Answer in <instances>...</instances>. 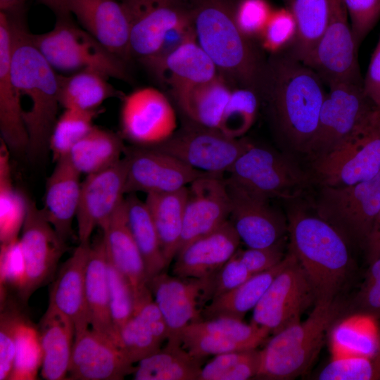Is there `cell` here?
Segmentation results:
<instances>
[{"instance_id": "7c38bea8", "label": "cell", "mask_w": 380, "mask_h": 380, "mask_svg": "<svg viewBox=\"0 0 380 380\" xmlns=\"http://www.w3.org/2000/svg\"><path fill=\"white\" fill-rule=\"evenodd\" d=\"M324 32L306 65L328 86L335 83L363 84L357 49L343 0H328Z\"/></svg>"}, {"instance_id": "60d3db41", "label": "cell", "mask_w": 380, "mask_h": 380, "mask_svg": "<svg viewBox=\"0 0 380 380\" xmlns=\"http://www.w3.org/2000/svg\"><path fill=\"white\" fill-rule=\"evenodd\" d=\"M108 77L93 70H81L69 76L59 75V101L65 108L91 110L101 108L107 99L124 94L108 82Z\"/></svg>"}, {"instance_id": "5bb4252c", "label": "cell", "mask_w": 380, "mask_h": 380, "mask_svg": "<svg viewBox=\"0 0 380 380\" xmlns=\"http://www.w3.org/2000/svg\"><path fill=\"white\" fill-rule=\"evenodd\" d=\"M19 241L25 260V279L18 299L25 305L37 289L53 277L68 246L46 220L42 209L28 198Z\"/></svg>"}, {"instance_id": "f907efd6", "label": "cell", "mask_w": 380, "mask_h": 380, "mask_svg": "<svg viewBox=\"0 0 380 380\" xmlns=\"http://www.w3.org/2000/svg\"><path fill=\"white\" fill-rule=\"evenodd\" d=\"M108 281L110 312L118 341L120 329L134 314V298L128 280L108 259Z\"/></svg>"}, {"instance_id": "e575fe53", "label": "cell", "mask_w": 380, "mask_h": 380, "mask_svg": "<svg viewBox=\"0 0 380 380\" xmlns=\"http://www.w3.org/2000/svg\"><path fill=\"white\" fill-rule=\"evenodd\" d=\"M291 258L288 251L283 260L274 267L253 275L241 285L210 300L203 308L201 319L227 317L243 320L253 310L265 292Z\"/></svg>"}, {"instance_id": "7a4b0ae2", "label": "cell", "mask_w": 380, "mask_h": 380, "mask_svg": "<svg viewBox=\"0 0 380 380\" xmlns=\"http://www.w3.org/2000/svg\"><path fill=\"white\" fill-rule=\"evenodd\" d=\"M6 15L12 34V80L20 101L25 97L30 103L23 112L29 139L27 153L37 158L49 151L50 137L58 118L59 75L34 44L25 15Z\"/></svg>"}, {"instance_id": "1f68e13d", "label": "cell", "mask_w": 380, "mask_h": 380, "mask_svg": "<svg viewBox=\"0 0 380 380\" xmlns=\"http://www.w3.org/2000/svg\"><path fill=\"white\" fill-rule=\"evenodd\" d=\"M167 337L166 324L152 296L134 308L133 315L120 329L118 346L135 363L159 350Z\"/></svg>"}, {"instance_id": "9f6ffc18", "label": "cell", "mask_w": 380, "mask_h": 380, "mask_svg": "<svg viewBox=\"0 0 380 380\" xmlns=\"http://www.w3.org/2000/svg\"><path fill=\"white\" fill-rule=\"evenodd\" d=\"M284 238L275 244L265 248H248L246 250L238 249L236 255L253 274H257L268 270L284 258Z\"/></svg>"}, {"instance_id": "c3c4849f", "label": "cell", "mask_w": 380, "mask_h": 380, "mask_svg": "<svg viewBox=\"0 0 380 380\" xmlns=\"http://www.w3.org/2000/svg\"><path fill=\"white\" fill-rule=\"evenodd\" d=\"M20 303L11 296L1 300L0 380H9L15 352V334L18 323L25 316Z\"/></svg>"}, {"instance_id": "11a10c76", "label": "cell", "mask_w": 380, "mask_h": 380, "mask_svg": "<svg viewBox=\"0 0 380 380\" xmlns=\"http://www.w3.org/2000/svg\"><path fill=\"white\" fill-rule=\"evenodd\" d=\"M355 42L360 44L380 19V0H343Z\"/></svg>"}, {"instance_id": "f546056e", "label": "cell", "mask_w": 380, "mask_h": 380, "mask_svg": "<svg viewBox=\"0 0 380 380\" xmlns=\"http://www.w3.org/2000/svg\"><path fill=\"white\" fill-rule=\"evenodd\" d=\"M169 89L186 120L219 130L233 89L222 76L218 74L206 82L179 85Z\"/></svg>"}, {"instance_id": "f5cc1de1", "label": "cell", "mask_w": 380, "mask_h": 380, "mask_svg": "<svg viewBox=\"0 0 380 380\" xmlns=\"http://www.w3.org/2000/svg\"><path fill=\"white\" fill-rule=\"evenodd\" d=\"M296 35V23L286 8L273 10L260 37L264 49L271 54L290 47Z\"/></svg>"}, {"instance_id": "db71d44e", "label": "cell", "mask_w": 380, "mask_h": 380, "mask_svg": "<svg viewBox=\"0 0 380 380\" xmlns=\"http://www.w3.org/2000/svg\"><path fill=\"white\" fill-rule=\"evenodd\" d=\"M272 11L266 0H237L234 18L240 31L253 40L260 37Z\"/></svg>"}, {"instance_id": "f1b7e54d", "label": "cell", "mask_w": 380, "mask_h": 380, "mask_svg": "<svg viewBox=\"0 0 380 380\" xmlns=\"http://www.w3.org/2000/svg\"><path fill=\"white\" fill-rule=\"evenodd\" d=\"M80 175L68 157H65L55 163L46 182L42 209L46 220L65 241L72 236V221L76 217L80 196Z\"/></svg>"}, {"instance_id": "52a82bcc", "label": "cell", "mask_w": 380, "mask_h": 380, "mask_svg": "<svg viewBox=\"0 0 380 380\" xmlns=\"http://www.w3.org/2000/svg\"><path fill=\"white\" fill-rule=\"evenodd\" d=\"M328 87L317 130L305 153L311 160L363 131L380 113L365 94L363 84L335 83Z\"/></svg>"}, {"instance_id": "484cf974", "label": "cell", "mask_w": 380, "mask_h": 380, "mask_svg": "<svg viewBox=\"0 0 380 380\" xmlns=\"http://www.w3.org/2000/svg\"><path fill=\"white\" fill-rule=\"evenodd\" d=\"M241 242L228 220L216 230L184 246L175 258L172 274L189 278L214 277L237 251Z\"/></svg>"}, {"instance_id": "30bf717a", "label": "cell", "mask_w": 380, "mask_h": 380, "mask_svg": "<svg viewBox=\"0 0 380 380\" xmlns=\"http://www.w3.org/2000/svg\"><path fill=\"white\" fill-rule=\"evenodd\" d=\"M253 144L246 139L230 137L218 129L185 120L170 138L151 148L172 156L198 170L223 176Z\"/></svg>"}, {"instance_id": "74e56055", "label": "cell", "mask_w": 380, "mask_h": 380, "mask_svg": "<svg viewBox=\"0 0 380 380\" xmlns=\"http://www.w3.org/2000/svg\"><path fill=\"white\" fill-rule=\"evenodd\" d=\"M120 134L94 126L67 156L73 167L86 175L103 170L119 161L126 146Z\"/></svg>"}, {"instance_id": "6da1fadb", "label": "cell", "mask_w": 380, "mask_h": 380, "mask_svg": "<svg viewBox=\"0 0 380 380\" xmlns=\"http://www.w3.org/2000/svg\"><path fill=\"white\" fill-rule=\"evenodd\" d=\"M324 81L288 51L266 60L258 91L270 125L280 142L305 153L317 130L326 95Z\"/></svg>"}, {"instance_id": "ee69618b", "label": "cell", "mask_w": 380, "mask_h": 380, "mask_svg": "<svg viewBox=\"0 0 380 380\" xmlns=\"http://www.w3.org/2000/svg\"><path fill=\"white\" fill-rule=\"evenodd\" d=\"M103 108L91 110L65 108L58 116L49 140L53 161L67 157L72 147L93 128Z\"/></svg>"}, {"instance_id": "d4e9b609", "label": "cell", "mask_w": 380, "mask_h": 380, "mask_svg": "<svg viewBox=\"0 0 380 380\" xmlns=\"http://www.w3.org/2000/svg\"><path fill=\"white\" fill-rule=\"evenodd\" d=\"M101 229L107 258L129 282L135 308L153 296L142 256L130 231L125 198Z\"/></svg>"}, {"instance_id": "f35d334b", "label": "cell", "mask_w": 380, "mask_h": 380, "mask_svg": "<svg viewBox=\"0 0 380 380\" xmlns=\"http://www.w3.org/2000/svg\"><path fill=\"white\" fill-rule=\"evenodd\" d=\"M296 23V35L288 52L307 64L315 51L328 20V0H284Z\"/></svg>"}, {"instance_id": "ab89813d", "label": "cell", "mask_w": 380, "mask_h": 380, "mask_svg": "<svg viewBox=\"0 0 380 380\" xmlns=\"http://www.w3.org/2000/svg\"><path fill=\"white\" fill-rule=\"evenodd\" d=\"M201 369V359L182 344L167 343L141 360L133 374L135 380H198Z\"/></svg>"}, {"instance_id": "9a60e30c", "label": "cell", "mask_w": 380, "mask_h": 380, "mask_svg": "<svg viewBox=\"0 0 380 380\" xmlns=\"http://www.w3.org/2000/svg\"><path fill=\"white\" fill-rule=\"evenodd\" d=\"M121 99L120 134L134 146L158 145L177 130L175 109L167 96L159 89L141 87Z\"/></svg>"}, {"instance_id": "e0dca14e", "label": "cell", "mask_w": 380, "mask_h": 380, "mask_svg": "<svg viewBox=\"0 0 380 380\" xmlns=\"http://www.w3.org/2000/svg\"><path fill=\"white\" fill-rule=\"evenodd\" d=\"M129 25L132 59L154 55L167 32L190 18L187 0H121Z\"/></svg>"}, {"instance_id": "8d00e7d4", "label": "cell", "mask_w": 380, "mask_h": 380, "mask_svg": "<svg viewBox=\"0 0 380 380\" xmlns=\"http://www.w3.org/2000/svg\"><path fill=\"white\" fill-rule=\"evenodd\" d=\"M332 357H374L380 350V331L376 318L358 312L337 320L330 329Z\"/></svg>"}, {"instance_id": "d6986e66", "label": "cell", "mask_w": 380, "mask_h": 380, "mask_svg": "<svg viewBox=\"0 0 380 380\" xmlns=\"http://www.w3.org/2000/svg\"><path fill=\"white\" fill-rule=\"evenodd\" d=\"M128 159L86 176L81 184L76 214L80 243L89 242L96 227L101 228L125 198Z\"/></svg>"}, {"instance_id": "f6af8a7d", "label": "cell", "mask_w": 380, "mask_h": 380, "mask_svg": "<svg viewBox=\"0 0 380 380\" xmlns=\"http://www.w3.org/2000/svg\"><path fill=\"white\" fill-rule=\"evenodd\" d=\"M260 350H240L215 355L202 367L198 380H246L257 377Z\"/></svg>"}, {"instance_id": "e7e4bbea", "label": "cell", "mask_w": 380, "mask_h": 380, "mask_svg": "<svg viewBox=\"0 0 380 380\" xmlns=\"http://www.w3.org/2000/svg\"><path fill=\"white\" fill-rule=\"evenodd\" d=\"M26 0H0V11L8 15L25 13Z\"/></svg>"}, {"instance_id": "6125c7cd", "label": "cell", "mask_w": 380, "mask_h": 380, "mask_svg": "<svg viewBox=\"0 0 380 380\" xmlns=\"http://www.w3.org/2000/svg\"><path fill=\"white\" fill-rule=\"evenodd\" d=\"M365 250L369 264L380 258V210L374 222Z\"/></svg>"}, {"instance_id": "681fc988", "label": "cell", "mask_w": 380, "mask_h": 380, "mask_svg": "<svg viewBox=\"0 0 380 380\" xmlns=\"http://www.w3.org/2000/svg\"><path fill=\"white\" fill-rule=\"evenodd\" d=\"M320 380L380 379V357L346 356L331 357L317 376Z\"/></svg>"}, {"instance_id": "3957f363", "label": "cell", "mask_w": 380, "mask_h": 380, "mask_svg": "<svg viewBox=\"0 0 380 380\" xmlns=\"http://www.w3.org/2000/svg\"><path fill=\"white\" fill-rule=\"evenodd\" d=\"M237 0H187L197 42L230 85L260 87L266 60L238 27Z\"/></svg>"}, {"instance_id": "8992f818", "label": "cell", "mask_w": 380, "mask_h": 380, "mask_svg": "<svg viewBox=\"0 0 380 380\" xmlns=\"http://www.w3.org/2000/svg\"><path fill=\"white\" fill-rule=\"evenodd\" d=\"M31 38L56 71L75 73L88 70L108 78L126 82L132 80L128 63L77 26L72 17L57 18L51 30L39 34L31 33Z\"/></svg>"}, {"instance_id": "4316f807", "label": "cell", "mask_w": 380, "mask_h": 380, "mask_svg": "<svg viewBox=\"0 0 380 380\" xmlns=\"http://www.w3.org/2000/svg\"><path fill=\"white\" fill-rule=\"evenodd\" d=\"M12 34L8 16L0 11V131L10 151L27 153L28 134L11 72Z\"/></svg>"}, {"instance_id": "4fadbf2b", "label": "cell", "mask_w": 380, "mask_h": 380, "mask_svg": "<svg viewBox=\"0 0 380 380\" xmlns=\"http://www.w3.org/2000/svg\"><path fill=\"white\" fill-rule=\"evenodd\" d=\"M291 253L289 262L253 310L251 322L273 334L300 321L303 313L317 301L308 277Z\"/></svg>"}, {"instance_id": "03108f58", "label": "cell", "mask_w": 380, "mask_h": 380, "mask_svg": "<svg viewBox=\"0 0 380 380\" xmlns=\"http://www.w3.org/2000/svg\"><path fill=\"white\" fill-rule=\"evenodd\" d=\"M379 355H380V350H379Z\"/></svg>"}, {"instance_id": "277c9868", "label": "cell", "mask_w": 380, "mask_h": 380, "mask_svg": "<svg viewBox=\"0 0 380 380\" xmlns=\"http://www.w3.org/2000/svg\"><path fill=\"white\" fill-rule=\"evenodd\" d=\"M287 222L289 250L308 277L317 301L336 299L352 267L350 243L329 223L303 209H290Z\"/></svg>"}, {"instance_id": "8fae6325", "label": "cell", "mask_w": 380, "mask_h": 380, "mask_svg": "<svg viewBox=\"0 0 380 380\" xmlns=\"http://www.w3.org/2000/svg\"><path fill=\"white\" fill-rule=\"evenodd\" d=\"M311 160L321 186H350L373 177L380 170V113L363 131Z\"/></svg>"}, {"instance_id": "44dd1931", "label": "cell", "mask_w": 380, "mask_h": 380, "mask_svg": "<svg viewBox=\"0 0 380 380\" xmlns=\"http://www.w3.org/2000/svg\"><path fill=\"white\" fill-rule=\"evenodd\" d=\"M270 331L252 322L220 317L201 319L189 324L182 331V346L191 355H209L256 348L266 341Z\"/></svg>"}, {"instance_id": "7dc6e473", "label": "cell", "mask_w": 380, "mask_h": 380, "mask_svg": "<svg viewBox=\"0 0 380 380\" xmlns=\"http://www.w3.org/2000/svg\"><path fill=\"white\" fill-rule=\"evenodd\" d=\"M260 106V97L255 90L233 89L219 130L230 137L241 138L253 125Z\"/></svg>"}, {"instance_id": "d590c367", "label": "cell", "mask_w": 380, "mask_h": 380, "mask_svg": "<svg viewBox=\"0 0 380 380\" xmlns=\"http://www.w3.org/2000/svg\"><path fill=\"white\" fill-rule=\"evenodd\" d=\"M187 186L170 192L146 194L145 203L156 227L167 267L179 251Z\"/></svg>"}, {"instance_id": "6f0895ef", "label": "cell", "mask_w": 380, "mask_h": 380, "mask_svg": "<svg viewBox=\"0 0 380 380\" xmlns=\"http://www.w3.org/2000/svg\"><path fill=\"white\" fill-rule=\"evenodd\" d=\"M195 34L190 15V18L170 30L156 53L140 63L151 75L160 67L170 53Z\"/></svg>"}, {"instance_id": "603a6c76", "label": "cell", "mask_w": 380, "mask_h": 380, "mask_svg": "<svg viewBox=\"0 0 380 380\" xmlns=\"http://www.w3.org/2000/svg\"><path fill=\"white\" fill-rule=\"evenodd\" d=\"M133 365L113 341L87 329L75 336L68 379L120 380L134 373Z\"/></svg>"}, {"instance_id": "2e32d148", "label": "cell", "mask_w": 380, "mask_h": 380, "mask_svg": "<svg viewBox=\"0 0 380 380\" xmlns=\"http://www.w3.org/2000/svg\"><path fill=\"white\" fill-rule=\"evenodd\" d=\"M213 277H180L163 271L148 281L153 300L167 328V343L182 344L183 330L201 319L202 310L210 301Z\"/></svg>"}, {"instance_id": "9c48e42d", "label": "cell", "mask_w": 380, "mask_h": 380, "mask_svg": "<svg viewBox=\"0 0 380 380\" xmlns=\"http://www.w3.org/2000/svg\"><path fill=\"white\" fill-rule=\"evenodd\" d=\"M227 180L267 198H293L310 177L286 156L254 144L227 171Z\"/></svg>"}, {"instance_id": "94428289", "label": "cell", "mask_w": 380, "mask_h": 380, "mask_svg": "<svg viewBox=\"0 0 380 380\" xmlns=\"http://www.w3.org/2000/svg\"><path fill=\"white\" fill-rule=\"evenodd\" d=\"M363 89L367 96L380 110V37L363 78Z\"/></svg>"}, {"instance_id": "816d5d0a", "label": "cell", "mask_w": 380, "mask_h": 380, "mask_svg": "<svg viewBox=\"0 0 380 380\" xmlns=\"http://www.w3.org/2000/svg\"><path fill=\"white\" fill-rule=\"evenodd\" d=\"M25 279V265L19 238L0 246L1 300L15 291L17 297Z\"/></svg>"}, {"instance_id": "4dcf8cb0", "label": "cell", "mask_w": 380, "mask_h": 380, "mask_svg": "<svg viewBox=\"0 0 380 380\" xmlns=\"http://www.w3.org/2000/svg\"><path fill=\"white\" fill-rule=\"evenodd\" d=\"M37 329L43 354L42 376L46 380L66 379L75 336L72 321L49 303Z\"/></svg>"}, {"instance_id": "680465c9", "label": "cell", "mask_w": 380, "mask_h": 380, "mask_svg": "<svg viewBox=\"0 0 380 380\" xmlns=\"http://www.w3.org/2000/svg\"><path fill=\"white\" fill-rule=\"evenodd\" d=\"M355 301L359 312L380 316V258L369 263Z\"/></svg>"}, {"instance_id": "ffe728a7", "label": "cell", "mask_w": 380, "mask_h": 380, "mask_svg": "<svg viewBox=\"0 0 380 380\" xmlns=\"http://www.w3.org/2000/svg\"><path fill=\"white\" fill-rule=\"evenodd\" d=\"M230 198L229 220L248 248H265L288 234V222L269 198L224 179Z\"/></svg>"}, {"instance_id": "d6a6232c", "label": "cell", "mask_w": 380, "mask_h": 380, "mask_svg": "<svg viewBox=\"0 0 380 380\" xmlns=\"http://www.w3.org/2000/svg\"><path fill=\"white\" fill-rule=\"evenodd\" d=\"M85 295L92 329L108 337L118 346L110 312L108 259L102 236L91 245L86 267Z\"/></svg>"}, {"instance_id": "b9f144b4", "label": "cell", "mask_w": 380, "mask_h": 380, "mask_svg": "<svg viewBox=\"0 0 380 380\" xmlns=\"http://www.w3.org/2000/svg\"><path fill=\"white\" fill-rule=\"evenodd\" d=\"M130 231L142 256L148 281L167 267L158 235L145 201L136 193L125 197Z\"/></svg>"}, {"instance_id": "ac0fdd59", "label": "cell", "mask_w": 380, "mask_h": 380, "mask_svg": "<svg viewBox=\"0 0 380 380\" xmlns=\"http://www.w3.org/2000/svg\"><path fill=\"white\" fill-rule=\"evenodd\" d=\"M124 155L128 159L125 194L174 191L210 175L151 147L126 146Z\"/></svg>"}, {"instance_id": "91938a15", "label": "cell", "mask_w": 380, "mask_h": 380, "mask_svg": "<svg viewBox=\"0 0 380 380\" xmlns=\"http://www.w3.org/2000/svg\"><path fill=\"white\" fill-rule=\"evenodd\" d=\"M253 276L235 253L214 276L210 300L241 285Z\"/></svg>"}, {"instance_id": "7bdbcfd3", "label": "cell", "mask_w": 380, "mask_h": 380, "mask_svg": "<svg viewBox=\"0 0 380 380\" xmlns=\"http://www.w3.org/2000/svg\"><path fill=\"white\" fill-rule=\"evenodd\" d=\"M10 150L0 140V243L19 238L27 213V198L14 188L9 161Z\"/></svg>"}, {"instance_id": "ba28073f", "label": "cell", "mask_w": 380, "mask_h": 380, "mask_svg": "<svg viewBox=\"0 0 380 380\" xmlns=\"http://www.w3.org/2000/svg\"><path fill=\"white\" fill-rule=\"evenodd\" d=\"M315 210L349 243L365 248L380 210V170L371 179L353 185L322 186Z\"/></svg>"}, {"instance_id": "bcb514c9", "label": "cell", "mask_w": 380, "mask_h": 380, "mask_svg": "<svg viewBox=\"0 0 380 380\" xmlns=\"http://www.w3.org/2000/svg\"><path fill=\"white\" fill-rule=\"evenodd\" d=\"M42 357L37 327L25 315L16 329L15 352L9 380L36 379Z\"/></svg>"}, {"instance_id": "836d02e7", "label": "cell", "mask_w": 380, "mask_h": 380, "mask_svg": "<svg viewBox=\"0 0 380 380\" xmlns=\"http://www.w3.org/2000/svg\"><path fill=\"white\" fill-rule=\"evenodd\" d=\"M217 69L197 42L196 34L170 53L151 75L169 89L175 86L208 82Z\"/></svg>"}, {"instance_id": "cb8c5ba5", "label": "cell", "mask_w": 380, "mask_h": 380, "mask_svg": "<svg viewBox=\"0 0 380 380\" xmlns=\"http://www.w3.org/2000/svg\"><path fill=\"white\" fill-rule=\"evenodd\" d=\"M70 13L82 28L110 52L127 63L132 59L129 25L117 0H67Z\"/></svg>"}, {"instance_id": "be15d7a7", "label": "cell", "mask_w": 380, "mask_h": 380, "mask_svg": "<svg viewBox=\"0 0 380 380\" xmlns=\"http://www.w3.org/2000/svg\"><path fill=\"white\" fill-rule=\"evenodd\" d=\"M41 4L50 8L56 15L57 18H71L67 0H38Z\"/></svg>"}, {"instance_id": "5b68a950", "label": "cell", "mask_w": 380, "mask_h": 380, "mask_svg": "<svg viewBox=\"0 0 380 380\" xmlns=\"http://www.w3.org/2000/svg\"><path fill=\"white\" fill-rule=\"evenodd\" d=\"M339 311L336 299L317 300L304 321L274 334L260 350L261 363L256 378L288 380L304 373L321 350Z\"/></svg>"}, {"instance_id": "7402d4cb", "label": "cell", "mask_w": 380, "mask_h": 380, "mask_svg": "<svg viewBox=\"0 0 380 380\" xmlns=\"http://www.w3.org/2000/svg\"><path fill=\"white\" fill-rule=\"evenodd\" d=\"M187 189L178 252L191 241L220 227L230 215V198L223 176L210 174L201 177Z\"/></svg>"}, {"instance_id": "83f0119b", "label": "cell", "mask_w": 380, "mask_h": 380, "mask_svg": "<svg viewBox=\"0 0 380 380\" xmlns=\"http://www.w3.org/2000/svg\"><path fill=\"white\" fill-rule=\"evenodd\" d=\"M90 248V242L80 243L61 267L49 291V303L72 321L75 336L90 325L85 295L86 267Z\"/></svg>"}]
</instances>
